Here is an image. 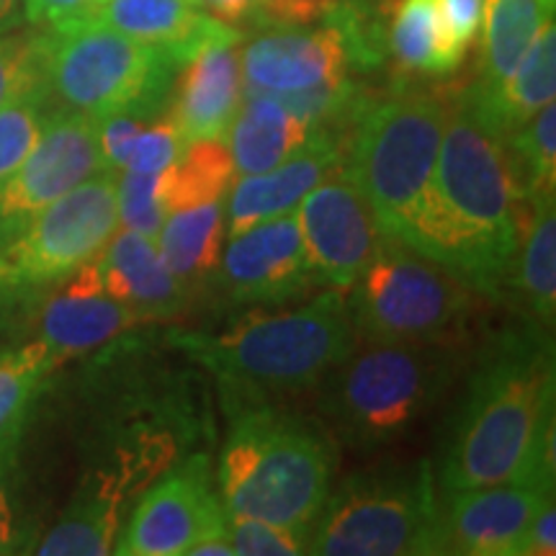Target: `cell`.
<instances>
[{"label": "cell", "mask_w": 556, "mask_h": 556, "mask_svg": "<svg viewBox=\"0 0 556 556\" xmlns=\"http://www.w3.org/2000/svg\"><path fill=\"white\" fill-rule=\"evenodd\" d=\"M528 204L520 199L505 137L467 88L451 96L433 180L407 245L482 296H503L516 263Z\"/></svg>", "instance_id": "6da1fadb"}, {"label": "cell", "mask_w": 556, "mask_h": 556, "mask_svg": "<svg viewBox=\"0 0 556 556\" xmlns=\"http://www.w3.org/2000/svg\"><path fill=\"white\" fill-rule=\"evenodd\" d=\"M554 353L541 325L497 338L448 417L438 458L441 490L554 479Z\"/></svg>", "instance_id": "7a4b0ae2"}, {"label": "cell", "mask_w": 556, "mask_h": 556, "mask_svg": "<svg viewBox=\"0 0 556 556\" xmlns=\"http://www.w3.org/2000/svg\"><path fill=\"white\" fill-rule=\"evenodd\" d=\"M176 348L219 381L229 407L317 387L358 345L345 296L325 291L302 307L248 317L217 336L178 332Z\"/></svg>", "instance_id": "3957f363"}, {"label": "cell", "mask_w": 556, "mask_h": 556, "mask_svg": "<svg viewBox=\"0 0 556 556\" xmlns=\"http://www.w3.org/2000/svg\"><path fill=\"white\" fill-rule=\"evenodd\" d=\"M338 446L328 426L266 405L240 407L219 454L227 516L312 533L336 484Z\"/></svg>", "instance_id": "277c9868"}, {"label": "cell", "mask_w": 556, "mask_h": 556, "mask_svg": "<svg viewBox=\"0 0 556 556\" xmlns=\"http://www.w3.org/2000/svg\"><path fill=\"white\" fill-rule=\"evenodd\" d=\"M451 345L366 343L323 379L319 409L332 435L358 451L400 441L456 377Z\"/></svg>", "instance_id": "5b68a950"}, {"label": "cell", "mask_w": 556, "mask_h": 556, "mask_svg": "<svg viewBox=\"0 0 556 556\" xmlns=\"http://www.w3.org/2000/svg\"><path fill=\"white\" fill-rule=\"evenodd\" d=\"M451 96L397 93L371 101L351 129L343 176L366 199L381 235L409 240L433 180Z\"/></svg>", "instance_id": "8992f818"}, {"label": "cell", "mask_w": 556, "mask_h": 556, "mask_svg": "<svg viewBox=\"0 0 556 556\" xmlns=\"http://www.w3.org/2000/svg\"><path fill=\"white\" fill-rule=\"evenodd\" d=\"M351 289L348 317L364 343L451 345L477 304L454 270L389 235Z\"/></svg>", "instance_id": "52a82bcc"}, {"label": "cell", "mask_w": 556, "mask_h": 556, "mask_svg": "<svg viewBox=\"0 0 556 556\" xmlns=\"http://www.w3.org/2000/svg\"><path fill=\"white\" fill-rule=\"evenodd\" d=\"M178 62L96 18L47 31L45 86L54 109L103 119L119 111L157 116Z\"/></svg>", "instance_id": "ba28073f"}, {"label": "cell", "mask_w": 556, "mask_h": 556, "mask_svg": "<svg viewBox=\"0 0 556 556\" xmlns=\"http://www.w3.org/2000/svg\"><path fill=\"white\" fill-rule=\"evenodd\" d=\"M438 492L428 462L356 471L338 486L309 533V554H435Z\"/></svg>", "instance_id": "9c48e42d"}, {"label": "cell", "mask_w": 556, "mask_h": 556, "mask_svg": "<svg viewBox=\"0 0 556 556\" xmlns=\"http://www.w3.org/2000/svg\"><path fill=\"white\" fill-rule=\"evenodd\" d=\"M114 173L83 180L0 248V304H26L93 261L119 229Z\"/></svg>", "instance_id": "30bf717a"}, {"label": "cell", "mask_w": 556, "mask_h": 556, "mask_svg": "<svg viewBox=\"0 0 556 556\" xmlns=\"http://www.w3.org/2000/svg\"><path fill=\"white\" fill-rule=\"evenodd\" d=\"M227 531L217 469L206 454H191L173 464L137 500L119 528L114 552L122 556L189 554L197 541Z\"/></svg>", "instance_id": "8fae6325"}, {"label": "cell", "mask_w": 556, "mask_h": 556, "mask_svg": "<svg viewBox=\"0 0 556 556\" xmlns=\"http://www.w3.org/2000/svg\"><path fill=\"white\" fill-rule=\"evenodd\" d=\"M109 173L103 165L99 119L54 109L37 148L0 180V248L83 180Z\"/></svg>", "instance_id": "7c38bea8"}, {"label": "cell", "mask_w": 556, "mask_h": 556, "mask_svg": "<svg viewBox=\"0 0 556 556\" xmlns=\"http://www.w3.org/2000/svg\"><path fill=\"white\" fill-rule=\"evenodd\" d=\"M242 93H296L348 80L361 54L340 13L323 26L270 29L240 50Z\"/></svg>", "instance_id": "4fadbf2b"}, {"label": "cell", "mask_w": 556, "mask_h": 556, "mask_svg": "<svg viewBox=\"0 0 556 556\" xmlns=\"http://www.w3.org/2000/svg\"><path fill=\"white\" fill-rule=\"evenodd\" d=\"M296 217L317 287L351 289L381 240V229L361 191L343 170L332 173L302 199Z\"/></svg>", "instance_id": "5bb4252c"}, {"label": "cell", "mask_w": 556, "mask_h": 556, "mask_svg": "<svg viewBox=\"0 0 556 556\" xmlns=\"http://www.w3.org/2000/svg\"><path fill=\"white\" fill-rule=\"evenodd\" d=\"M212 281L235 307L283 304L315 289L296 208L229 238Z\"/></svg>", "instance_id": "9a60e30c"}, {"label": "cell", "mask_w": 556, "mask_h": 556, "mask_svg": "<svg viewBox=\"0 0 556 556\" xmlns=\"http://www.w3.org/2000/svg\"><path fill=\"white\" fill-rule=\"evenodd\" d=\"M554 479L533 477L518 482L469 490H443L438 500L435 554L516 556L528 520L552 497Z\"/></svg>", "instance_id": "2e32d148"}, {"label": "cell", "mask_w": 556, "mask_h": 556, "mask_svg": "<svg viewBox=\"0 0 556 556\" xmlns=\"http://www.w3.org/2000/svg\"><path fill=\"white\" fill-rule=\"evenodd\" d=\"M345 144V135L317 129L315 137L294 157L283 160L281 165L258 176L232 180L225 206L229 238H238L240 232L261 222L294 212L319 180L343 168Z\"/></svg>", "instance_id": "e0dca14e"}, {"label": "cell", "mask_w": 556, "mask_h": 556, "mask_svg": "<svg viewBox=\"0 0 556 556\" xmlns=\"http://www.w3.org/2000/svg\"><path fill=\"white\" fill-rule=\"evenodd\" d=\"M242 31L206 41L173 78L170 119L186 142L225 139L242 101Z\"/></svg>", "instance_id": "ac0fdd59"}, {"label": "cell", "mask_w": 556, "mask_h": 556, "mask_svg": "<svg viewBox=\"0 0 556 556\" xmlns=\"http://www.w3.org/2000/svg\"><path fill=\"white\" fill-rule=\"evenodd\" d=\"M137 315L103 291L99 263L88 261L75 270L58 294L41 304L37 340L54 364L99 348L137 323Z\"/></svg>", "instance_id": "d6986e66"}, {"label": "cell", "mask_w": 556, "mask_h": 556, "mask_svg": "<svg viewBox=\"0 0 556 556\" xmlns=\"http://www.w3.org/2000/svg\"><path fill=\"white\" fill-rule=\"evenodd\" d=\"M96 263L103 291L139 319L176 317L189 304L191 294L165 266L157 242L135 229H116L106 248L96 255Z\"/></svg>", "instance_id": "ffe728a7"}, {"label": "cell", "mask_w": 556, "mask_h": 556, "mask_svg": "<svg viewBox=\"0 0 556 556\" xmlns=\"http://www.w3.org/2000/svg\"><path fill=\"white\" fill-rule=\"evenodd\" d=\"M90 18L168 52L178 67L206 41L240 31L219 24L193 0H106L90 13Z\"/></svg>", "instance_id": "44dd1931"}, {"label": "cell", "mask_w": 556, "mask_h": 556, "mask_svg": "<svg viewBox=\"0 0 556 556\" xmlns=\"http://www.w3.org/2000/svg\"><path fill=\"white\" fill-rule=\"evenodd\" d=\"M315 127L276 99L242 93L240 109L227 129V150L235 173L258 176L294 157L315 137Z\"/></svg>", "instance_id": "7402d4cb"}, {"label": "cell", "mask_w": 556, "mask_h": 556, "mask_svg": "<svg viewBox=\"0 0 556 556\" xmlns=\"http://www.w3.org/2000/svg\"><path fill=\"white\" fill-rule=\"evenodd\" d=\"M477 109L503 131V137L531 119L536 111L554 103L556 96V29L554 18L548 21L523 60L495 88H467Z\"/></svg>", "instance_id": "603a6c76"}, {"label": "cell", "mask_w": 556, "mask_h": 556, "mask_svg": "<svg viewBox=\"0 0 556 556\" xmlns=\"http://www.w3.org/2000/svg\"><path fill=\"white\" fill-rule=\"evenodd\" d=\"M225 238V208L219 201L180 208L165 217L157 235V250L165 266L189 294L214 278Z\"/></svg>", "instance_id": "cb8c5ba5"}, {"label": "cell", "mask_w": 556, "mask_h": 556, "mask_svg": "<svg viewBox=\"0 0 556 556\" xmlns=\"http://www.w3.org/2000/svg\"><path fill=\"white\" fill-rule=\"evenodd\" d=\"M389 50L405 73L441 75L456 73L464 50L451 39L438 0H400L389 24Z\"/></svg>", "instance_id": "d4e9b609"}, {"label": "cell", "mask_w": 556, "mask_h": 556, "mask_svg": "<svg viewBox=\"0 0 556 556\" xmlns=\"http://www.w3.org/2000/svg\"><path fill=\"white\" fill-rule=\"evenodd\" d=\"M552 18L554 0H486L477 86H500Z\"/></svg>", "instance_id": "484cf974"}, {"label": "cell", "mask_w": 556, "mask_h": 556, "mask_svg": "<svg viewBox=\"0 0 556 556\" xmlns=\"http://www.w3.org/2000/svg\"><path fill=\"white\" fill-rule=\"evenodd\" d=\"M528 225H523L510 281L528 315L539 325L554 323L556 309V214L554 199L528 201Z\"/></svg>", "instance_id": "4316f807"}, {"label": "cell", "mask_w": 556, "mask_h": 556, "mask_svg": "<svg viewBox=\"0 0 556 556\" xmlns=\"http://www.w3.org/2000/svg\"><path fill=\"white\" fill-rule=\"evenodd\" d=\"M235 173L225 139H191L168 170L160 173V197L165 212H180L222 201Z\"/></svg>", "instance_id": "83f0119b"}, {"label": "cell", "mask_w": 556, "mask_h": 556, "mask_svg": "<svg viewBox=\"0 0 556 556\" xmlns=\"http://www.w3.org/2000/svg\"><path fill=\"white\" fill-rule=\"evenodd\" d=\"M507 160L520 199H554L556 186V109L548 103L505 137Z\"/></svg>", "instance_id": "f1b7e54d"}, {"label": "cell", "mask_w": 556, "mask_h": 556, "mask_svg": "<svg viewBox=\"0 0 556 556\" xmlns=\"http://www.w3.org/2000/svg\"><path fill=\"white\" fill-rule=\"evenodd\" d=\"M122 513L88 495H75L58 526L34 548L45 556H101L114 552Z\"/></svg>", "instance_id": "f546056e"}, {"label": "cell", "mask_w": 556, "mask_h": 556, "mask_svg": "<svg viewBox=\"0 0 556 556\" xmlns=\"http://www.w3.org/2000/svg\"><path fill=\"white\" fill-rule=\"evenodd\" d=\"M58 366L39 340L0 356V435L24 426V415Z\"/></svg>", "instance_id": "4dcf8cb0"}, {"label": "cell", "mask_w": 556, "mask_h": 556, "mask_svg": "<svg viewBox=\"0 0 556 556\" xmlns=\"http://www.w3.org/2000/svg\"><path fill=\"white\" fill-rule=\"evenodd\" d=\"M52 111L47 86L29 90L0 109V180L9 178L37 148Z\"/></svg>", "instance_id": "1f68e13d"}, {"label": "cell", "mask_w": 556, "mask_h": 556, "mask_svg": "<svg viewBox=\"0 0 556 556\" xmlns=\"http://www.w3.org/2000/svg\"><path fill=\"white\" fill-rule=\"evenodd\" d=\"M47 31H9L0 37V109L45 86Z\"/></svg>", "instance_id": "d6a6232c"}, {"label": "cell", "mask_w": 556, "mask_h": 556, "mask_svg": "<svg viewBox=\"0 0 556 556\" xmlns=\"http://www.w3.org/2000/svg\"><path fill=\"white\" fill-rule=\"evenodd\" d=\"M116 206H119L122 229H135L144 238L157 240L163 222L168 217L160 197V173L124 170L116 178Z\"/></svg>", "instance_id": "836d02e7"}, {"label": "cell", "mask_w": 556, "mask_h": 556, "mask_svg": "<svg viewBox=\"0 0 556 556\" xmlns=\"http://www.w3.org/2000/svg\"><path fill=\"white\" fill-rule=\"evenodd\" d=\"M227 531L238 556L309 554V533L268 523V520L227 516Z\"/></svg>", "instance_id": "e575fe53"}, {"label": "cell", "mask_w": 556, "mask_h": 556, "mask_svg": "<svg viewBox=\"0 0 556 556\" xmlns=\"http://www.w3.org/2000/svg\"><path fill=\"white\" fill-rule=\"evenodd\" d=\"M186 148V137L180 135L178 124L168 116L152 119L142 131H139L135 144H131V155L127 170L135 173H157L168 170L173 163L180 157Z\"/></svg>", "instance_id": "d590c367"}, {"label": "cell", "mask_w": 556, "mask_h": 556, "mask_svg": "<svg viewBox=\"0 0 556 556\" xmlns=\"http://www.w3.org/2000/svg\"><path fill=\"white\" fill-rule=\"evenodd\" d=\"M21 428L0 435V554L18 552L24 541L16 513V448Z\"/></svg>", "instance_id": "8d00e7d4"}, {"label": "cell", "mask_w": 556, "mask_h": 556, "mask_svg": "<svg viewBox=\"0 0 556 556\" xmlns=\"http://www.w3.org/2000/svg\"><path fill=\"white\" fill-rule=\"evenodd\" d=\"M155 116L137 114V111H119V114H109L99 119V139H101V155L103 165L109 173L119 176L127 170L131 144L139 131H142Z\"/></svg>", "instance_id": "74e56055"}, {"label": "cell", "mask_w": 556, "mask_h": 556, "mask_svg": "<svg viewBox=\"0 0 556 556\" xmlns=\"http://www.w3.org/2000/svg\"><path fill=\"white\" fill-rule=\"evenodd\" d=\"M96 0H24V24L34 29H62L75 21L90 18Z\"/></svg>", "instance_id": "f35d334b"}, {"label": "cell", "mask_w": 556, "mask_h": 556, "mask_svg": "<svg viewBox=\"0 0 556 556\" xmlns=\"http://www.w3.org/2000/svg\"><path fill=\"white\" fill-rule=\"evenodd\" d=\"M443 24L451 34V39L462 47L464 52L482 29L484 18V0H438Z\"/></svg>", "instance_id": "ab89813d"}, {"label": "cell", "mask_w": 556, "mask_h": 556, "mask_svg": "<svg viewBox=\"0 0 556 556\" xmlns=\"http://www.w3.org/2000/svg\"><path fill=\"white\" fill-rule=\"evenodd\" d=\"M556 554V507L548 497L528 520L523 536L518 541L516 556H554Z\"/></svg>", "instance_id": "60d3db41"}, {"label": "cell", "mask_w": 556, "mask_h": 556, "mask_svg": "<svg viewBox=\"0 0 556 556\" xmlns=\"http://www.w3.org/2000/svg\"><path fill=\"white\" fill-rule=\"evenodd\" d=\"M197 5L232 29L255 24V11H258V0H197Z\"/></svg>", "instance_id": "b9f144b4"}, {"label": "cell", "mask_w": 556, "mask_h": 556, "mask_svg": "<svg viewBox=\"0 0 556 556\" xmlns=\"http://www.w3.org/2000/svg\"><path fill=\"white\" fill-rule=\"evenodd\" d=\"M191 556H235V546L232 539H229V531L225 533H214V536H206L197 541L189 548Z\"/></svg>", "instance_id": "7bdbcfd3"}, {"label": "cell", "mask_w": 556, "mask_h": 556, "mask_svg": "<svg viewBox=\"0 0 556 556\" xmlns=\"http://www.w3.org/2000/svg\"><path fill=\"white\" fill-rule=\"evenodd\" d=\"M24 26V0H0V37Z\"/></svg>", "instance_id": "ee69618b"}, {"label": "cell", "mask_w": 556, "mask_h": 556, "mask_svg": "<svg viewBox=\"0 0 556 556\" xmlns=\"http://www.w3.org/2000/svg\"><path fill=\"white\" fill-rule=\"evenodd\" d=\"M101 3H106V0H96V9H99V5H101Z\"/></svg>", "instance_id": "f6af8a7d"}, {"label": "cell", "mask_w": 556, "mask_h": 556, "mask_svg": "<svg viewBox=\"0 0 556 556\" xmlns=\"http://www.w3.org/2000/svg\"><path fill=\"white\" fill-rule=\"evenodd\" d=\"M193 3H197V0H193Z\"/></svg>", "instance_id": "bcb514c9"}]
</instances>
